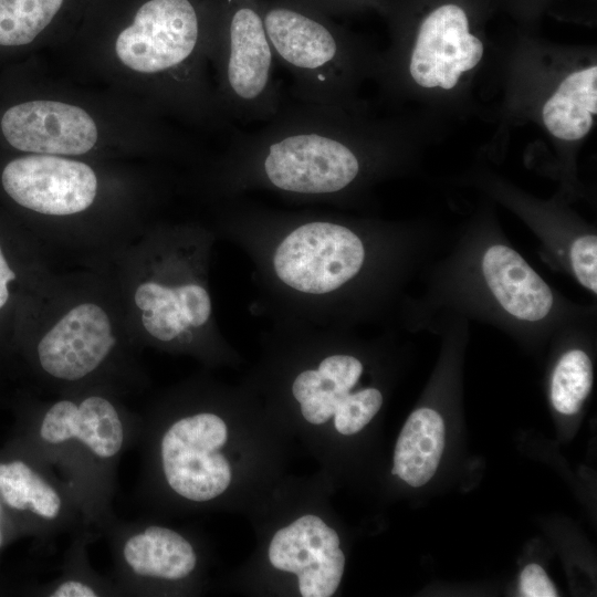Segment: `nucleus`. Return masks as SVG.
Returning a JSON list of instances; mask_svg holds the SVG:
<instances>
[{
    "label": "nucleus",
    "mask_w": 597,
    "mask_h": 597,
    "mask_svg": "<svg viewBox=\"0 0 597 597\" xmlns=\"http://www.w3.org/2000/svg\"><path fill=\"white\" fill-rule=\"evenodd\" d=\"M569 259L578 282L597 293V238L594 234L577 238L570 247Z\"/></svg>",
    "instance_id": "23"
},
{
    "label": "nucleus",
    "mask_w": 597,
    "mask_h": 597,
    "mask_svg": "<svg viewBox=\"0 0 597 597\" xmlns=\"http://www.w3.org/2000/svg\"><path fill=\"white\" fill-rule=\"evenodd\" d=\"M0 500L11 510L54 521L63 509L59 491L29 463L0 461Z\"/></svg>",
    "instance_id": "19"
},
{
    "label": "nucleus",
    "mask_w": 597,
    "mask_h": 597,
    "mask_svg": "<svg viewBox=\"0 0 597 597\" xmlns=\"http://www.w3.org/2000/svg\"><path fill=\"white\" fill-rule=\"evenodd\" d=\"M481 269L492 295L511 316L538 322L549 314L554 303L549 286L515 250L491 245Z\"/></svg>",
    "instance_id": "14"
},
{
    "label": "nucleus",
    "mask_w": 597,
    "mask_h": 597,
    "mask_svg": "<svg viewBox=\"0 0 597 597\" xmlns=\"http://www.w3.org/2000/svg\"><path fill=\"white\" fill-rule=\"evenodd\" d=\"M444 436V422L436 410H415L397 439L392 474L415 488L426 484L438 469Z\"/></svg>",
    "instance_id": "17"
},
{
    "label": "nucleus",
    "mask_w": 597,
    "mask_h": 597,
    "mask_svg": "<svg viewBox=\"0 0 597 597\" xmlns=\"http://www.w3.org/2000/svg\"><path fill=\"white\" fill-rule=\"evenodd\" d=\"M273 567L294 573L303 597H329L342 579L345 556L339 537L322 519L304 515L279 530L269 547Z\"/></svg>",
    "instance_id": "11"
},
{
    "label": "nucleus",
    "mask_w": 597,
    "mask_h": 597,
    "mask_svg": "<svg viewBox=\"0 0 597 597\" xmlns=\"http://www.w3.org/2000/svg\"><path fill=\"white\" fill-rule=\"evenodd\" d=\"M218 13L219 0H144L118 33L116 55L143 74L191 71L203 45L214 44Z\"/></svg>",
    "instance_id": "6"
},
{
    "label": "nucleus",
    "mask_w": 597,
    "mask_h": 597,
    "mask_svg": "<svg viewBox=\"0 0 597 597\" xmlns=\"http://www.w3.org/2000/svg\"><path fill=\"white\" fill-rule=\"evenodd\" d=\"M1 184L17 205L56 222L83 218L100 193L93 167L54 155L34 154L11 160L2 170Z\"/></svg>",
    "instance_id": "8"
},
{
    "label": "nucleus",
    "mask_w": 597,
    "mask_h": 597,
    "mask_svg": "<svg viewBox=\"0 0 597 597\" xmlns=\"http://www.w3.org/2000/svg\"><path fill=\"white\" fill-rule=\"evenodd\" d=\"M2 544V535H1V532H0V545Z\"/></svg>",
    "instance_id": "28"
},
{
    "label": "nucleus",
    "mask_w": 597,
    "mask_h": 597,
    "mask_svg": "<svg viewBox=\"0 0 597 597\" xmlns=\"http://www.w3.org/2000/svg\"><path fill=\"white\" fill-rule=\"evenodd\" d=\"M597 113V67L567 76L543 107V121L557 138L577 140L588 134Z\"/></svg>",
    "instance_id": "18"
},
{
    "label": "nucleus",
    "mask_w": 597,
    "mask_h": 597,
    "mask_svg": "<svg viewBox=\"0 0 597 597\" xmlns=\"http://www.w3.org/2000/svg\"><path fill=\"white\" fill-rule=\"evenodd\" d=\"M123 558L137 576L179 580L197 563L191 544L179 533L151 525L130 535L123 546Z\"/></svg>",
    "instance_id": "16"
},
{
    "label": "nucleus",
    "mask_w": 597,
    "mask_h": 597,
    "mask_svg": "<svg viewBox=\"0 0 597 597\" xmlns=\"http://www.w3.org/2000/svg\"><path fill=\"white\" fill-rule=\"evenodd\" d=\"M200 245L190 234L137 233L93 261L108 279L136 344L189 345L211 326Z\"/></svg>",
    "instance_id": "2"
},
{
    "label": "nucleus",
    "mask_w": 597,
    "mask_h": 597,
    "mask_svg": "<svg viewBox=\"0 0 597 597\" xmlns=\"http://www.w3.org/2000/svg\"><path fill=\"white\" fill-rule=\"evenodd\" d=\"M381 405L383 396L376 388L349 392L335 410L336 430L346 436L360 431L378 412Z\"/></svg>",
    "instance_id": "22"
},
{
    "label": "nucleus",
    "mask_w": 597,
    "mask_h": 597,
    "mask_svg": "<svg viewBox=\"0 0 597 597\" xmlns=\"http://www.w3.org/2000/svg\"><path fill=\"white\" fill-rule=\"evenodd\" d=\"M228 438L217 415L200 412L174 422L164 433L160 457L168 485L180 496L207 502L222 494L231 482V468L220 452Z\"/></svg>",
    "instance_id": "9"
},
{
    "label": "nucleus",
    "mask_w": 597,
    "mask_h": 597,
    "mask_svg": "<svg viewBox=\"0 0 597 597\" xmlns=\"http://www.w3.org/2000/svg\"><path fill=\"white\" fill-rule=\"evenodd\" d=\"M326 15L343 12L354 0H291Z\"/></svg>",
    "instance_id": "27"
},
{
    "label": "nucleus",
    "mask_w": 597,
    "mask_h": 597,
    "mask_svg": "<svg viewBox=\"0 0 597 597\" xmlns=\"http://www.w3.org/2000/svg\"><path fill=\"white\" fill-rule=\"evenodd\" d=\"M35 365L50 381L77 386L101 377L135 344L116 294L95 266L51 274L32 296Z\"/></svg>",
    "instance_id": "3"
},
{
    "label": "nucleus",
    "mask_w": 597,
    "mask_h": 597,
    "mask_svg": "<svg viewBox=\"0 0 597 597\" xmlns=\"http://www.w3.org/2000/svg\"><path fill=\"white\" fill-rule=\"evenodd\" d=\"M520 590L525 597L558 596L553 582L537 564H530L522 570L520 577Z\"/></svg>",
    "instance_id": "24"
},
{
    "label": "nucleus",
    "mask_w": 597,
    "mask_h": 597,
    "mask_svg": "<svg viewBox=\"0 0 597 597\" xmlns=\"http://www.w3.org/2000/svg\"><path fill=\"white\" fill-rule=\"evenodd\" d=\"M364 261V243L352 229L329 220H306L277 243L272 266L287 287L323 295L354 279Z\"/></svg>",
    "instance_id": "7"
},
{
    "label": "nucleus",
    "mask_w": 597,
    "mask_h": 597,
    "mask_svg": "<svg viewBox=\"0 0 597 597\" xmlns=\"http://www.w3.org/2000/svg\"><path fill=\"white\" fill-rule=\"evenodd\" d=\"M363 365L345 354L324 358L317 369L302 371L292 385L294 398L301 405L306 421L321 425L334 417L338 404L359 380Z\"/></svg>",
    "instance_id": "15"
},
{
    "label": "nucleus",
    "mask_w": 597,
    "mask_h": 597,
    "mask_svg": "<svg viewBox=\"0 0 597 597\" xmlns=\"http://www.w3.org/2000/svg\"><path fill=\"white\" fill-rule=\"evenodd\" d=\"M212 56L218 102L234 121L266 122L281 108L276 60L256 0H219Z\"/></svg>",
    "instance_id": "5"
},
{
    "label": "nucleus",
    "mask_w": 597,
    "mask_h": 597,
    "mask_svg": "<svg viewBox=\"0 0 597 597\" xmlns=\"http://www.w3.org/2000/svg\"><path fill=\"white\" fill-rule=\"evenodd\" d=\"M7 142L21 151L78 156L95 146L98 132L81 107L56 101H31L10 107L2 116Z\"/></svg>",
    "instance_id": "10"
},
{
    "label": "nucleus",
    "mask_w": 597,
    "mask_h": 597,
    "mask_svg": "<svg viewBox=\"0 0 597 597\" xmlns=\"http://www.w3.org/2000/svg\"><path fill=\"white\" fill-rule=\"evenodd\" d=\"M39 436L49 444L75 440L104 460L116 457L125 442L121 412L102 392H86L51 404L40 420Z\"/></svg>",
    "instance_id": "13"
},
{
    "label": "nucleus",
    "mask_w": 597,
    "mask_h": 597,
    "mask_svg": "<svg viewBox=\"0 0 597 597\" xmlns=\"http://www.w3.org/2000/svg\"><path fill=\"white\" fill-rule=\"evenodd\" d=\"M97 595L93 587L75 579L61 583L50 594L51 597H95Z\"/></svg>",
    "instance_id": "26"
},
{
    "label": "nucleus",
    "mask_w": 597,
    "mask_h": 597,
    "mask_svg": "<svg viewBox=\"0 0 597 597\" xmlns=\"http://www.w3.org/2000/svg\"><path fill=\"white\" fill-rule=\"evenodd\" d=\"M482 55L483 44L469 32L465 12L455 4H444L420 24L409 73L420 86L451 90Z\"/></svg>",
    "instance_id": "12"
},
{
    "label": "nucleus",
    "mask_w": 597,
    "mask_h": 597,
    "mask_svg": "<svg viewBox=\"0 0 597 597\" xmlns=\"http://www.w3.org/2000/svg\"><path fill=\"white\" fill-rule=\"evenodd\" d=\"M342 111L302 102L282 105L263 126L234 137L224 164L227 184L312 198L345 191L363 164Z\"/></svg>",
    "instance_id": "1"
},
{
    "label": "nucleus",
    "mask_w": 597,
    "mask_h": 597,
    "mask_svg": "<svg viewBox=\"0 0 597 597\" xmlns=\"http://www.w3.org/2000/svg\"><path fill=\"white\" fill-rule=\"evenodd\" d=\"M275 60L297 102L343 108L355 75L354 50L326 15L291 0H256Z\"/></svg>",
    "instance_id": "4"
},
{
    "label": "nucleus",
    "mask_w": 597,
    "mask_h": 597,
    "mask_svg": "<svg viewBox=\"0 0 597 597\" xmlns=\"http://www.w3.org/2000/svg\"><path fill=\"white\" fill-rule=\"evenodd\" d=\"M67 0H0V45L32 42L60 14Z\"/></svg>",
    "instance_id": "20"
},
{
    "label": "nucleus",
    "mask_w": 597,
    "mask_h": 597,
    "mask_svg": "<svg viewBox=\"0 0 597 597\" xmlns=\"http://www.w3.org/2000/svg\"><path fill=\"white\" fill-rule=\"evenodd\" d=\"M593 386V365L580 349L565 353L556 364L551 383V400L564 415H574L583 406Z\"/></svg>",
    "instance_id": "21"
},
{
    "label": "nucleus",
    "mask_w": 597,
    "mask_h": 597,
    "mask_svg": "<svg viewBox=\"0 0 597 597\" xmlns=\"http://www.w3.org/2000/svg\"><path fill=\"white\" fill-rule=\"evenodd\" d=\"M18 280V274L8 260L0 244V311L4 310L11 300V285Z\"/></svg>",
    "instance_id": "25"
}]
</instances>
